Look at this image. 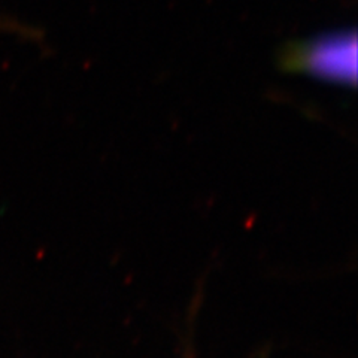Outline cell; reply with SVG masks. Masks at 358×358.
I'll use <instances>...</instances> for the list:
<instances>
[{"label":"cell","mask_w":358,"mask_h":358,"mask_svg":"<svg viewBox=\"0 0 358 358\" xmlns=\"http://www.w3.org/2000/svg\"><path fill=\"white\" fill-rule=\"evenodd\" d=\"M281 64L288 72L354 87L357 83V33L338 30L288 45Z\"/></svg>","instance_id":"1"}]
</instances>
